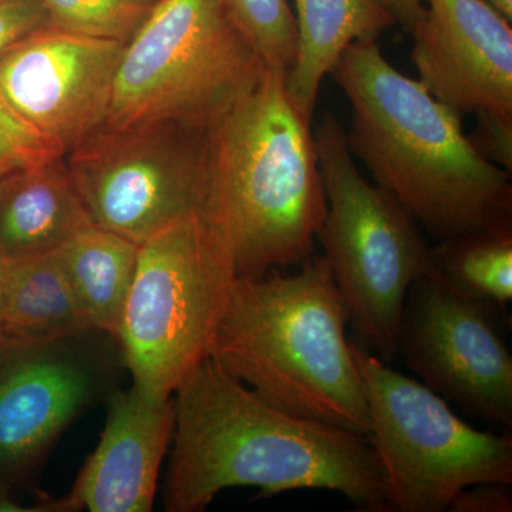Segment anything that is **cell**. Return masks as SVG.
Segmentation results:
<instances>
[{"label": "cell", "instance_id": "603a6c76", "mask_svg": "<svg viewBox=\"0 0 512 512\" xmlns=\"http://www.w3.org/2000/svg\"><path fill=\"white\" fill-rule=\"evenodd\" d=\"M476 128L467 134L477 153L505 173L512 174V114L478 113Z\"/></svg>", "mask_w": 512, "mask_h": 512}, {"label": "cell", "instance_id": "d6986e66", "mask_svg": "<svg viewBox=\"0 0 512 512\" xmlns=\"http://www.w3.org/2000/svg\"><path fill=\"white\" fill-rule=\"evenodd\" d=\"M434 269L451 285L504 311L512 299V231H481L431 247Z\"/></svg>", "mask_w": 512, "mask_h": 512}, {"label": "cell", "instance_id": "4316f807", "mask_svg": "<svg viewBox=\"0 0 512 512\" xmlns=\"http://www.w3.org/2000/svg\"><path fill=\"white\" fill-rule=\"evenodd\" d=\"M6 281H8V261L0 256V325H2L3 305H5Z\"/></svg>", "mask_w": 512, "mask_h": 512}, {"label": "cell", "instance_id": "f1b7e54d", "mask_svg": "<svg viewBox=\"0 0 512 512\" xmlns=\"http://www.w3.org/2000/svg\"><path fill=\"white\" fill-rule=\"evenodd\" d=\"M151 2H154V3H156V2H158V0H151Z\"/></svg>", "mask_w": 512, "mask_h": 512}, {"label": "cell", "instance_id": "30bf717a", "mask_svg": "<svg viewBox=\"0 0 512 512\" xmlns=\"http://www.w3.org/2000/svg\"><path fill=\"white\" fill-rule=\"evenodd\" d=\"M123 369L119 342L97 329L0 340V487L26 480L76 417L106 402Z\"/></svg>", "mask_w": 512, "mask_h": 512}, {"label": "cell", "instance_id": "484cf974", "mask_svg": "<svg viewBox=\"0 0 512 512\" xmlns=\"http://www.w3.org/2000/svg\"><path fill=\"white\" fill-rule=\"evenodd\" d=\"M394 19L406 32L412 33L426 13V0H384Z\"/></svg>", "mask_w": 512, "mask_h": 512}, {"label": "cell", "instance_id": "7a4b0ae2", "mask_svg": "<svg viewBox=\"0 0 512 512\" xmlns=\"http://www.w3.org/2000/svg\"><path fill=\"white\" fill-rule=\"evenodd\" d=\"M329 74L352 104L350 153L430 237L512 231L511 174L481 157L460 114L387 62L377 40L352 43Z\"/></svg>", "mask_w": 512, "mask_h": 512}, {"label": "cell", "instance_id": "3957f363", "mask_svg": "<svg viewBox=\"0 0 512 512\" xmlns=\"http://www.w3.org/2000/svg\"><path fill=\"white\" fill-rule=\"evenodd\" d=\"M285 79L266 67L208 128L204 214L237 276L308 261L328 211L312 123L293 106Z\"/></svg>", "mask_w": 512, "mask_h": 512}, {"label": "cell", "instance_id": "8fae6325", "mask_svg": "<svg viewBox=\"0 0 512 512\" xmlns=\"http://www.w3.org/2000/svg\"><path fill=\"white\" fill-rule=\"evenodd\" d=\"M498 312L433 269L407 292L397 357L471 419L511 430L512 355Z\"/></svg>", "mask_w": 512, "mask_h": 512}, {"label": "cell", "instance_id": "4fadbf2b", "mask_svg": "<svg viewBox=\"0 0 512 512\" xmlns=\"http://www.w3.org/2000/svg\"><path fill=\"white\" fill-rule=\"evenodd\" d=\"M412 63L431 96L466 114H512L511 22L485 0H426Z\"/></svg>", "mask_w": 512, "mask_h": 512}, {"label": "cell", "instance_id": "ac0fdd59", "mask_svg": "<svg viewBox=\"0 0 512 512\" xmlns=\"http://www.w3.org/2000/svg\"><path fill=\"white\" fill-rule=\"evenodd\" d=\"M138 245L92 225L56 251L84 316L116 338L134 271Z\"/></svg>", "mask_w": 512, "mask_h": 512}, {"label": "cell", "instance_id": "52a82bcc", "mask_svg": "<svg viewBox=\"0 0 512 512\" xmlns=\"http://www.w3.org/2000/svg\"><path fill=\"white\" fill-rule=\"evenodd\" d=\"M235 278L227 245L204 212L138 247L116 336L134 386L173 396L207 359Z\"/></svg>", "mask_w": 512, "mask_h": 512}, {"label": "cell", "instance_id": "9c48e42d", "mask_svg": "<svg viewBox=\"0 0 512 512\" xmlns=\"http://www.w3.org/2000/svg\"><path fill=\"white\" fill-rule=\"evenodd\" d=\"M207 133L170 124L101 127L64 163L93 224L140 247L204 212Z\"/></svg>", "mask_w": 512, "mask_h": 512}, {"label": "cell", "instance_id": "7402d4cb", "mask_svg": "<svg viewBox=\"0 0 512 512\" xmlns=\"http://www.w3.org/2000/svg\"><path fill=\"white\" fill-rule=\"evenodd\" d=\"M64 154L0 94V177L53 163Z\"/></svg>", "mask_w": 512, "mask_h": 512}, {"label": "cell", "instance_id": "ffe728a7", "mask_svg": "<svg viewBox=\"0 0 512 512\" xmlns=\"http://www.w3.org/2000/svg\"><path fill=\"white\" fill-rule=\"evenodd\" d=\"M50 28L126 45L150 15L151 0H40Z\"/></svg>", "mask_w": 512, "mask_h": 512}, {"label": "cell", "instance_id": "d4e9b609", "mask_svg": "<svg viewBox=\"0 0 512 512\" xmlns=\"http://www.w3.org/2000/svg\"><path fill=\"white\" fill-rule=\"evenodd\" d=\"M451 512H511V484L484 483L473 485L451 501Z\"/></svg>", "mask_w": 512, "mask_h": 512}, {"label": "cell", "instance_id": "83f0119b", "mask_svg": "<svg viewBox=\"0 0 512 512\" xmlns=\"http://www.w3.org/2000/svg\"><path fill=\"white\" fill-rule=\"evenodd\" d=\"M494 9H497L505 19L512 22V0H485Z\"/></svg>", "mask_w": 512, "mask_h": 512}, {"label": "cell", "instance_id": "9a60e30c", "mask_svg": "<svg viewBox=\"0 0 512 512\" xmlns=\"http://www.w3.org/2000/svg\"><path fill=\"white\" fill-rule=\"evenodd\" d=\"M93 222L64 158L0 177V256L52 254Z\"/></svg>", "mask_w": 512, "mask_h": 512}, {"label": "cell", "instance_id": "6da1fadb", "mask_svg": "<svg viewBox=\"0 0 512 512\" xmlns=\"http://www.w3.org/2000/svg\"><path fill=\"white\" fill-rule=\"evenodd\" d=\"M168 512H201L221 491L258 488L343 495L357 510L389 512L382 464L369 439L266 402L207 357L174 392Z\"/></svg>", "mask_w": 512, "mask_h": 512}, {"label": "cell", "instance_id": "5b68a950", "mask_svg": "<svg viewBox=\"0 0 512 512\" xmlns=\"http://www.w3.org/2000/svg\"><path fill=\"white\" fill-rule=\"evenodd\" d=\"M313 136L328 201L316 237L322 256L348 308L356 345L393 362L407 292L434 269L431 247L413 215L360 173L335 116L326 114Z\"/></svg>", "mask_w": 512, "mask_h": 512}, {"label": "cell", "instance_id": "cb8c5ba5", "mask_svg": "<svg viewBox=\"0 0 512 512\" xmlns=\"http://www.w3.org/2000/svg\"><path fill=\"white\" fill-rule=\"evenodd\" d=\"M46 26L49 19L40 0H0V56Z\"/></svg>", "mask_w": 512, "mask_h": 512}, {"label": "cell", "instance_id": "e0dca14e", "mask_svg": "<svg viewBox=\"0 0 512 512\" xmlns=\"http://www.w3.org/2000/svg\"><path fill=\"white\" fill-rule=\"evenodd\" d=\"M94 329L56 252L8 261L0 340L45 342Z\"/></svg>", "mask_w": 512, "mask_h": 512}, {"label": "cell", "instance_id": "8992f818", "mask_svg": "<svg viewBox=\"0 0 512 512\" xmlns=\"http://www.w3.org/2000/svg\"><path fill=\"white\" fill-rule=\"evenodd\" d=\"M265 69L222 0H158L124 46L103 127L208 130Z\"/></svg>", "mask_w": 512, "mask_h": 512}, {"label": "cell", "instance_id": "2e32d148", "mask_svg": "<svg viewBox=\"0 0 512 512\" xmlns=\"http://www.w3.org/2000/svg\"><path fill=\"white\" fill-rule=\"evenodd\" d=\"M295 6L298 52L286 90L312 123L323 79L343 52L360 40H377L397 22L384 0H295Z\"/></svg>", "mask_w": 512, "mask_h": 512}, {"label": "cell", "instance_id": "ba28073f", "mask_svg": "<svg viewBox=\"0 0 512 512\" xmlns=\"http://www.w3.org/2000/svg\"><path fill=\"white\" fill-rule=\"evenodd\" d=\"M390 511L443 512L461 491L512 484L510 433L474 429L419 380L352 342Z\"/></svg>", "mask_w": 512, "mask_h": 512}, {"label": "cell", "instance_id": "277c9868", "mask_svg": "<svg viewBox=\"0 0 512 512\" xmlns=\"http://www.w3.org/2000/svg\"><path fill=\"white\" fill-rule=\"evenodd\" d=\"M349 322L328 262L312 255L295 274L237 276L208 357L278 409L367 437Z\"/></svg>", "mask_w": 512, "mask_h": 512}, {"label": "cell", "instance_id": "5bb4252c", "mask_svg": "<svg viewBox=\"0 0 512 512\" xmlns=\"http://www.w3.org/2000/svg\"><path fill=\"white\" fill-rule=\"evenodd\" d=\"M99 444L74 481L57 498L60 512L153 510L165 451L173 439L174 397L148 394L131 384L107 397Z\"/></svg>", "mask_w": 512, "mask_h": 512}, {"label": "cell", "instance_id": "7c38bea8", "mask_svg": "<svg viewBox=\"0 0 512 512\" xmlns=\"http://www.w3.org/2000/svg\"><path fill=\"white\" fill-rule=\"evenodd\" d=\"M124 46L46 26L0 56V94L66 156L106 123Z\"/></svg>", "mask_w": 512, "mask_h": 512}, {"label": "cell", "instance_id": "44dd1931", "mask_svg": "<svg viewBox=\"0 0 512 512\" xmlns=\"http://www.w3.org/2000/svg\"><path fill=\"white\" fill-rule=\"evenodd\" d=\"M268 69L288 73L298 52L295 15L288 0H222Z\"/></svg>", "mask_w": 512, "mask_h": 512}]
</instances>
